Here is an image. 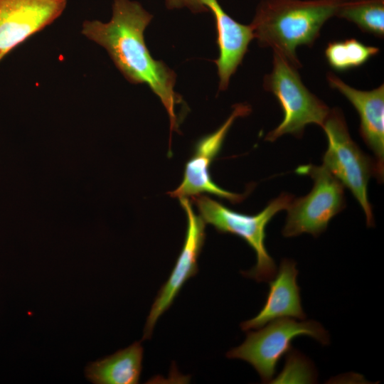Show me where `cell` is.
Instances as JSON below:
<instances>
[{
    "label": "cell",
    "mask_w": 384,
    "mask_h": 384,
    "mask_svg": "<svg viewBox=\"0 0 384 384\" xmlns=\"http://www.w3.org/2000/svg\"><path fill=\"white\" fill-rule=\"evenodd\" d=\"M152 17L139 2L114 0L108 22L85 20L81 32L107 50L129 82L146 84L159 97L169 114L171 133L178 132L175 107L182 99L174 91L176 73L162 60L154 59L144 42V32Z\"/></svg>",
    "instance_id": "1"
},
{
    "label": "cell",
    "mask_w": 384,
    "mask_h": 384,
    "mask_svg": "<svg viewBox=\"0 0 384 384\" xmlns=\"http://www.w3.org/2000/svg\"><path fill=\"white\" fill-rule=\"evenodd\" d=\"M343 1L262 0L250 23L254 37L260 46L271 48L299 68L297 48L313 46Z\"/></svg>",
    "instance_id": "2"
},
{
    "label": "cell",
    "mask_w": 384,
    "mask_h": 384,
    "mask_svg": "<svg viewBox=\"0 0 384 384\" xmlns=\"http://www.w3.org/2000/svg\"><path fill=\"white\" fill-rule=\"evenodd\" d=\"M193 198L206 223L212 225L219 233L241 238L255 251V265L250 270L242 272V274L258 282L270 281L277 272V267L265 247V229L278 212L289 207L293 196L287 193H281L254 215L232 210L207 196L199 195Z\"/></svg>",
    "instance_id": "3"
},
{
    "label": "cell",
    "mask_w": 384,
    "mask_h": 384,
    "mask_svg": "<svg viewBox=\"0 0 384 384\" xmlns=\"http://www.w3.org/2000/svg\"><path fill=\"white\" fill-rule=\"evenodd\" d=\"M263 87L277 97L284 113L265 140L274 142L286 134L301 137L306 125L321 127L331 110L304 85L298 68L278 53H273L272 69L265 76Z\"/></svg>",
    "instance_id": "4"
},
{
    "label": "cell",
    "mask_w": 384,
    "mask_h": 384,
    "mask_svg": "<svg viewBox=\"0 0 384 384\" xmlns=\"http://www.w3.org/2000/svg\"><path fill=\"white\" fill-rule=\"evenodd\" d=\"M321 127L328 140L322 166L351 191L365 213L367 226H374L367 188L370 176L376 174L375 160L364 154L351 139L340 109L330 110Z\"/></svg>",
    "instance_id": "5"
},
{
    "label": "cell",
    "mask_w": 384,
    "mask_h": 384,
    "mask_svg": "<svg viewBox=\"0 0 384 384\" xmlns=\"http://www.w3.org/2000/svg\"><path fill=\"white\" fill-rule=\"evenodd\" d=\"M257 331H248L245 341L226 353L228 358L243 360L255 369L263 383H270L277 363L292 349V341L306 336L322 344H328V332L317 321H297L282 318L269 322Z\"/></svg>",
    "instance_id": "6"
},
{
    "label": "cell",
    "mask_w": 384,
    "mask_h": 384,
    "mask_svg": "<svg viewBox=\"0 0 384 384\" xmlns=\"http://www.w3.org/2000/svg\"><path fill=\"white\" fill-rule=\"evenodd\" d=\"M296 173L309 176L314 186L306 196L290 203L282 235L291 238L309 233L316 238L345 208L344 186L323 166H300Z\"/></svg>",
    "instance_id": "7"
},
{
    "label": "cell",
    "mask_w": 384,
    "mask_h": 384,
    "mask_svg": "<svg viewBox=\"0 0 384 384\" xmlns=\"http://www.w3.org/2000/svg\"><path fill=\"white\" fill-rule=\"evenodd\" d=\"M251 108L246 104H238L227 120L215 132L205 136L196 143L192 156L186 162L181 184L169 195L173 198L195 197L208 193L224 198L232 203L242 202L251 190L243 194L224 190L210 178V166L219 153L223 141L235 120L250 114Z\"/></svg>",
    "instance_id": "8"
},
{
    "label": "cell",
    "mask_w": 384,
    "mask_h": 384,
    "mask_svg": "<svg viewBox=\"0 0 384 384\" xmlns=\"http://www.w3.org/2000/svg\"><path fill=\"white\" fill-rule=\"evenodd\" d=\"M178 199L187 217L183 245L167 281L161 287L151 306L142 340L151 337L159 317L171 307L184 284L198 270V259L206 238V223L195 213L188 198Z\"/></svg>",
    "instance_id": "9"
},
{
    "label": "cell",
    "mask_w": 384,
    "mask_h": 384,
    "mask_svg": "<svg viewBox=\"0 0 384 384\" xmlns=\"http://www.w3.org/2000/svg\"><path fill=\"white\" fill-rule=\"evenodd\" d=\"M68 0H0V61L58 18Z\"/></svg>",
    "instance_id": "10"
},
{
    "label": "cell",
    "mask_w": 384,
    "mask_h": 384,
    "mask_svg": "<svg viewBox=\"0 0 384 384\" xmlns=\"http://www.w3.org/2000/svg\"><path fill=\"white\" fill-rule=\"evenodd\" d=\"M329 85L337 90L353 105L360 117L359 132L375 154L378 181H383L384 172V85L371 90H357L333 73H328Z\"/></svg>",
    "instance_id": "11"
},
{
    "label": "cell",
    "mask_w": 384,
    "mask_h": 384,
    "mask_svg": "<svg viewBox=\"0 0 384 384\" xmlns=\"http://www.w3.org/2000/svg\"><path fill=\"white\" fill-rule=\"evenodd\" d=\"M297 274V263L291 259H282L277 272L270 282V289L264 306L255 317L241 323L242 331L257 329L282 318L305 319Z\"/></svg>",
    "instance_id": "12"
},
{
    "label": "cell",
    "mask_w": 384,
    "mask_h": 384,
    "mask_svg": "<svg viewBox=\"0 0 384 384\" xmlns=\"http://www.w3.org/2000/svg\"><path fill=\"white\" fill-rule=\"evenodd\" d=\"M144 349L140 341L114 353L89 363L86 378L95 384H136L142 369Z\"/></svg>",
    "instance_id": "13"
},
{
    "label": "cell",
    "mask_w": 384,
    "mask_h": 384,
    "mask_svg": "<svg viewBox=\"0 0 384 384\" xmlns=\"http://www.w3.org/2000/svg\"><path fill=\"white\" fill-rule=\"evenodd\" d=\"M336 16L355 23L363 32L384 36V0H343Z\"/></svg>",
    "instance_id": "14"
},
{
    "label": "cell",
    "mask_w": 384,
    "mask_h": 384,
    "mask_svg": "<svg viewBox=\"0 0 384 384\" xmlns=\"http://www.w3.org/2000/svg\"><path fill=\"white\" fill-rule=\"evenodd\" d=\"M379 51L378 47L367 46L356 38H348L329 42L324 53L333 69L345 71L363 65Z\"/></svg>",
    "instance_id": "15"
},
{
    "label": "cell",
    "mask_w": 384,
    "mask_h": 384,
    "mask_svg": "<svg viewBox=\"0 0 384 384\" xmlns=\"http://www.w3.org/2000/svg\"><path fill=\"white\" fill-rule=\"evenodd\" d=\"M290 353L285 367L282 373L274 380V383H299L300 379V382L302 381V377L299 378L297 375H302L303 383H312L316 380V375L309 360L295 351Z\"/></svg>",
    "instance_id": "16"
},
{
    "label": "cell",
    "mask_w": 384,
    "mask_h": 384,
    "mask_svg": "<svg viewBox=\"0 0 384 384\" xmlns=\"http://www.w3.org/2000/svg\"><path fill=\"white\" fill-rule=\"evenodd\" d=\"M166 4L169 9L188 7L194 13L200 12L194 0H166Z\"/></svg>",
    "instance_id": "17"
}]
</instances>
